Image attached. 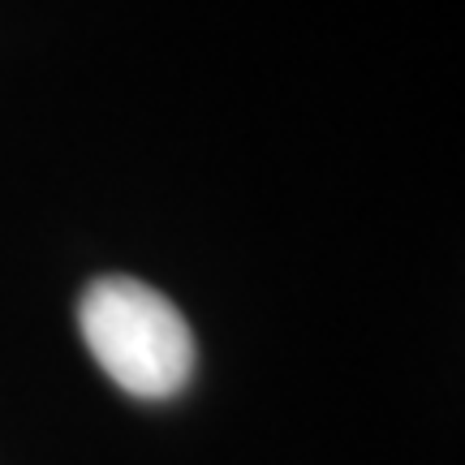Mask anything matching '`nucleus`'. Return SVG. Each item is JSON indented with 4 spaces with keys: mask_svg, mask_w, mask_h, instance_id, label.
Returning <instances> with one entry per match:
<instances>
[{
    "mask_svg": "<svg viewBox=\"0 0 465 465\" xmlns=\"http://www.w3.org/2000/svg\"><path fill=\"white\" fill-rule=\"evenodd\" d=\"M78 323L91 358L130 397L168 401L194 375V336L185 315L160 289L134 276H100L86 284Z\"/></svg>",
    "mask_w": 465,
    "mask_h": 465,
    "instance_id": "nucleus-1",
    "label": "nucleus"
}]
</instances>
